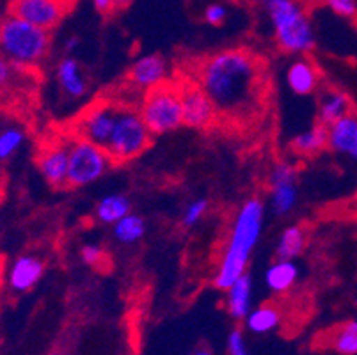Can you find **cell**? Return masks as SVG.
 I'll list each match as a JSON object with an SVG mask.
<instances>
[{"instance_id": "6da1fadb", "label": "cell", "mask_w": 357, "mask_h": 355, "mask_svg": "<svg viewBox=\"0 0 357 355\" xmlns=\"http://www.w3.org/2000/svg\"><path fill=\"white\" fill-rule=\"evenodd\" d=\"M197 84L212 100L217 114L248 119L263 105L265 68L252 52L228 48L208 55L199 64Z\"/></svg>"}, {"instance_id": "7a4b0ae2", "label": "cell", "mask_w": 357, "mask_h": 355, "mask_svg": "<svg viewBox=\"0 0 357 355\" xmlns=\"http://www.w3.org/2000/svg\"><path fill=\"white\" fill-rule=\"evenodd\" d=\"M265 204L258 197L243 201L233 217L228 240L224 243L222 256L213 273V286L226 292L240 275L248 272L252 250L261 239Z\"/></svg>"}, {"instance_id": "3957f363", "label": "cell", "mask_w": 357, "mask_h": 355, "mask_svg": "<svg viewBox=\"0 0 357 355\" xmlns=\"http://www.w3.org/2000/svg\"><path fill=\"white\" fill-rule=\"evenodd\" d=\"M267 13L275 45L284 54L306 55L317 47L313 22L297 0H255Z\"/></svg>"}, {"instance_id": "277c9868", "label": "cell", "mask_w": 357, "mask_h": 355, "mask_svg": "<svg viewBox=\"0 0 357 355\" xmlns=\"http://www.w3.org/2000/svg\"><path fill=\"white\" fill-rule=\"evenodd\" d=\"M52 45L50 31L36 27L15 15L0 20V54L18 70L41 66Z\"/></svg>"}, {"instance_id": "5b68a950", "label": "cell", "mask_w": 357, "mask_h": 355, "mask_svg": "<svg viewBox=\"0 0 357 355\" xmlns=\"http://www.w3.org/2000/svg\"><path fill=\"white\" fill-rule=\"evenodd\" d=\"M149 128L146 126L141 112L134 109H118L114 128L107 141L105 149L114 164H125L134 160L148 149L151 142Z\"/></svg>"}, {"instance_id": "8992f818", "label": "cell", "mask_w": 357, "mask_h": 355, "mask_svg": "<svg viewBox=\"0 0 357 355\" xmlns=\"http://www.w3.org/2000/svg\"><path fill=\"white\" fill-rule=\"evenodd\" d=\"M139 112L153 135H164L178 130L183 125L180 86L164 82L146 91Z\"/></svg>"}, {"instance_id": "52a82bcc", "label": "cell", "mask_w": 357, "mask_h": 355, "mask_svg": "<svg viewBox=\"0 0 357 355\" xmlns=\"http://www.w3.org/2000/svg\"><path fill=\"white\" fill-rule=\"evenodd\" d=\"M70 144V164H68V187L80 188L95 183L112 167V158L103 146L93 144L75 137Z\"/></svg>"}, {"instance_id": "ba28073f", "label": "cell", "mask_w": 357, "mask_h": 355, "mask_svg": "<svg viewBox=\"0 0 357 355\" xmlns=\"http://www.w3.org/2000/svg\"><path fill=\"white\" fill-rule=\"evenodd\" d=\"M70 8L61 0H9V15L25 20L36 27L54 31Z\"/></svg>"}, {"instance_id": "9c48e42d", "label": "cell", "mask_w": 357, "mask_h": 355, "mask_svg": "<svg viewBox=\"0 0 357 355\" xmlns=\"http://www.w3.org/2000/svg\"><path fill=\"white\" fill-rule=\"evenodd\" d=\"M118 109L119 107L110 105V103H95V105H91L77 119V125H75L77 137L105 148L110 133H112V128H114Z\"/></svg>"}, {"instance_id": "30bf717a", "label": "cell", "mask_w": 357, "mask_h": 355, "mask_svg": "<svg viewBox=\"0 0 357 355\" xmlns=\"http://www.w3.org/2000/svg\"><path fill=\"white\" fill-rule=\"evenodd\" d=\"M268 199L275 215L284 217L295 208L298 199L297 171L288 162H279L274 165L268 176Z\"/></svg>"}, {"instance_id": "8fae6325", "label": "cell", "mask_w": 357, "mask_h": 355, "mask_svg": "<svg viewBox=\"0 0 357 355\" xmlns=\"http://www.w3.org/2000/svg\"><path fill=\"white\" fill-rule=\"evenodd\" d=\"M181 112H183V125L190 128H206L215 119V107L212 100L206 96L199 84L185 82L180 86Z\"/></svg>"}, {"instance_id": "7c38bea8", "label": "cell", "mask_w": 357, "mask_h": 355, "mask_svg": "<svg viewBox=\"0 0 357 355\" xmlns=\"http://www.w3.org/2000/svg\"><path fill=\"white\" fill-rule=\"evenodd\" d=\"M36 164L41 176L50 187H68V164H70V144L68 141H52L40 149Z\"/></svg>"}, {"instance_id": "4fadbf2b", "label": "cell", "mask_w": 357, "mask_h": 355, "mask_svg": "<svg viewBox=\"0 0 357 355\" xmlns=\"http://www.w3.org/2000/svg\"><path fill=\"white\" fill-rule=\"evenodd\" d=\"M169 77V64L165 59L157 54L141 55L134 61L128 71L130 84L137 89L149 91L160 84L167 82Z\"/></svg>"}, {"instance_id": "5bb4252c", "label": "cell", "mask_w": 357, "mask_h": 355, "mask_svg": "<svg viewBox=\"0 0 357 355\" xmlns=\"http://www.w3.org/2000/svg\"><path fill=\"white\" fill-rule=\"evenodd\" d=\"M327 148L357 162V114L349 112L327 126Z\"/></svg>"}, {"instance_id": "9a60e30c", "label": "cell", "mask_w": 357, "mask_h": 355, "mask_svg": "<svg viewBox=\"0 0 357 355\" xmlns=\"http://www.w3.org/2000/svg\"><path fill=\"white\" fill-rule=\"evenodd\" d=\"M43 273V259L34 256V254H24V256H18L9 269V286L15 292H31L41 281Z\"/></svg>"}, {"instance_id": "2e32d148", "label": "cell", "mask_w": 357, "mask_h": 355, "mask_svg": "<svg viewBox=\"0 0 357 355\" xmlns=\"http://www.w3.org/2000/svg\"><path fill=\"white\" fill-rule=\"evenodd\" d=\"M55 75H57V84H59L61 91L68 98H71V100H80L89 91V84H87L82 66L71 55H64L61 59L59 64H57V70H55Z\"/></svg>"}, {"instance_id": "e0dca14e", "label": "cell", "mask_w": 357, "mask_h": 355, "mask_svg": "<svg viewBox=\"0 0 357 355\" xmlns=\"http://www.w3.org/2000/svg\"><path fill=\"white\" fill-rule=\"evenodd\" d=\"M320 84V73L307 57L295 59L287 70V86L297 96H310Z\"/></svg>"}, {"instance_id": "ac0fdd59", "label": "cell", "mask_w": 357, "mask_h": 355, "mask_svg": "<svg viewBox=\"0 0 357 355\" xmlns=\"http://www.w3.org/2000/svg\"><path fill=\"white\" fill-rule=\"evenodd\" d=\"M252 278L251 273H243L226 289V309L235 320H243L251 311Z\"/></svg>"}, {"instance_id": "d6986e66", "label": "cell", "mask_w": 357, "mask_h": 355, "mask_svg": "<svg viewBox=\"0 0 357 355\" xmlns=\"http://www.w3.org/2000/svg\"><path fill=\"white\" fill-rule=\"evenodd\" d=\"M301 270H298L295 259H281L278 258L265 272V285L272 293H287L290 292L298 281Z\"/></svg>"}, {"instance_id": "ffe728a7", "label": "cell", "mask_w": 357, "mask_h": 355, "mask_svg": "<svg viewBox=\"0 0 357 355\" xmlns=\"http://www.w3.org/2000/svg\"><path fill=\"white\" fill-rule=\"evenodd\" d=\"M352 112V102L349 94L340 89H329L320 96L318 102V125L329 126L340 117Z\"/></svg>"}, {"instance_id": "44dd1931", "label": "cell", "mask_w": 357, "mask_h": 355, "mask_svg": "<svg viewBox=\"0 0 357 355\" xmlns=\"http://www.w3.org/2000/svg\"><path fill=\"white\" fill-rule=\"evenodd\" d=\"M307 233L303 226L298 224H291V226L284 227L283 233L279 234L278 247H275V254L281 259H295L306 249Z\"/></svg>"}, {"instance_id": "7402d4cb", "label": "cell", "mask_w": 357, "mask_h": 355, "mask_svg": "<svg viewBox=\"0 0 357 355\" xmlns=\"http://www.w3.org/2000/svg\"><path fill=\"white\" fill-rule=\"evenodd\" d=\"M132 211V203L125 194H109L98 201L95 210V217L98 222L112 226Z\"/></svg>"}, {"instance_id": "603a6c76", "label": "cell", "mask_w": 357, "mask_h": 355, "mask_svg": "<svg viewBox=\"0 0 357 355\" xmlns=\"http://www.w3.org/2000/svg\"><path fill=\"white\" fill-rule=\"evenodd\" d=\"M243 320H245V328L252 334H268L281 324V311L274 304H263L251 309Z\"/></svg>"}, {"instance_id": "cb8c5ba5", "label": "cell", "mask_w": 357, "mask_h": 355, "mask_svg": "<svg viewBox=\"0 0 357 355\" xmlns=\"http://www.w3.org/2000/svg\"><path fill=\"white\" fill-rule=\"evenodd\" d=\"M327 146V126L314 125L311 128L298 132L291 139V148L303 156L317 155Z\"/></svg>"}, {"instance_id": "d4e9b609", "label": "cell", "mask_w": 357, "mask_h": 355, "mask_svg": "<svg viewBox=\"0 0 357 355\" xmlns=\"http://www.w3.org/2000/svg\"><path fill=\"white\" fill-rule=\"evenodd\" d=\"M112 234L119 243H125V246H132V243H137L139 240H142V236L146 234V222L141 215H135L130 211L128 215H125L123 219H119L118 222L112 224Z\"/></svg>"}, {"instance_id": "484cf974", "label": "cell", "mask_w": 357, "mask_h": 355, "mask_svg": "<svg viewBox=\"0 0 357 355\" xmlns=\"http://www.w3.org/2000/svg\"><path fill=\"white\" fill-rule=\"evenodd\" d=\"M333 350L340 355H356L357 354V320L337 327L331 341Z\"/></svg>"}, {"instance_id": "4316f807", "label": "cell", "mask_w": 357, "mask_h": 355, "mask_svg": "<svg viewBox=\"0 0 357 355\" xmlns=\"http://www.w3.org/2000/svg\"><path fill=\"white\" fill-rule=\"evenodd\" d=\"M25 141V132L18 126H8L0 132V160H9Z\"/></svg>"}, {"instance_id": "83f0119b", "label": "cell", "mask_w": 357, "mask_h": 355, "mask_svg": "<svg viewBox=\"0 0 357 355\" xmlns=\"http://www.w3.org/2000/svg\"><path fill=\"white\" fill-rule=\"evenodd\" d=\"M208 211V199H204V197H196L194 201H190L187 204L183 211V217H181V224L185 227H194L203 220V217Z\"/></svg>"}, {"instance_id": "f1b7e54d", "label": "cell", "mask_w": 357, "mask_h": 355, "mask_svg": "<svg viewBox=\"0 0 357 355\" xmlns=\"http://www.w3.org/2000/svg\"><path fill=\"white\" fill-rule=\"evenodd\" d=\"M324 6L342 18H354L357 15V0H324Z\"/></svg>"}, {"instance_id": "f546056e", "label": "cell", "mask_w": 357, "mask_h": 355, "mask_svg": "<svg viewBox=\"0 0 357 355\" xmlns=\"http://www.w3.org/2000/svg\"><path fill=\"white\" fill-rule=\"evenodd\" d=\"M16 71H18V68L13 66L8 59L0 54V96H2L4 93H8L9 87L13 86Z\"/></svg>"}, {"instance_id": "4dcf8cb0", "label": "cell", "mask_w": 357, "mask_h": 355, "mask_svg": "<svg viewBox=\"0 0 357 355\" xmlns=\"http://www.w3.org/2000/svg\"><path fill=\"white\" fill-rule=\"evenodd\" d=\"M80 258H82V262L86 263V265L98 266L102 265L103 259H105V252H103L102 247L96 246V243H87V246H84L82 250H80Z\"/></svg>"}, {"instance_id": "1f68e13d", "label": "cell", "mask_w": 357, "mask_h": 355, "mask_svg": "<svg viewBox=\"0 0 357 355\" xmlns=\"http://www.w3.org/2000/svg\"><path fill=\"white\" fill-rule=\"evenodd\" d=\"M226 16H228V9L224 8L222 4H212L204 9V22H206L208 25H215V27H219V25L224 24Z\"/></svg>"}, {"instance_id": "d6a6232c", "label": "cell", "mask_w": 357, "mask_h": 355, "mask_svg": "<svg viewBox=\"0 0 357 355\" xmlns=\"http://www.w3.org/2000/svg\"><path fill=\"white\" fill-rule=\"evenodd\" d=\"M228 352L229 355H249L248 347H245V340H243V334L242 331H238V328L231 331V334H229Z\"/></svg>"}, {"instance_id": "836d02e7", "label": "cell", "mask_w": 357, "mask_h": 355, "mask_svg": "<svg viewBox=\"0 0 357 355\" xmlns=\"http://www.w3.org/2000/svg\"><path fill=\"white\" fill-rule=\"evenodd\" d=\"M93 6H95L96 11L103 16H109L118 9L116 0H93Z\"/></svg>"}, {"instance_id": "e575fe53", "label": "cell", "mask_w": 357, "mask_h": 355, "mask_svg": "<svg viewBox=\"0 0 357 355\" xmlns=\"http://www.w3.org/2000/svg\"><path fill=\"white\" fill-rule=\"evenodd\" d=\"M79 47H80V39L77 38V36H71V38L66 41V45H64V50L73 52V50H77Z\"/></svg>"}, {"instance_id": "d590c367", "label": "cell", "mask_w": 357, "mask_h": 355, "mask_svg": "<svg viewBox=\"0 0 357 355\" xmlns=\"http://www.w3.org/2000/svg\"><path fill=\"white\" fill-rule=\"evenodd\" d=\"M4 278H6V262L4 258H0V289L4 286Z\"/></svg>"}, {"instance_id": "8d00e7d4", "label": "cell", "mask_w": 357, "mask_h": 355, "mask_svg": "<svg viewBox=\"0 0 357 355\" xmlns=\"http://www.w3.org/2000/svg\"><path fill=\"white\" fill-rule=\"evenodd\" d=\"M134 0H116V4H118V9H125L132 4Z\"/></svg>"}, {"instance_id": "74e56055", "label": "cell", "mask_w": 357, "mask_h": 355, "mask_svg": "<svg viewBox=\"0 0 357 355\" xmlns=\"http://www.w3.org/2000/svg\"><path fill=\"white\" fill-rule=\"evenodd\" d=\"M61 2H64V4H66L70 9L77 4V0H61Z\"/></svg>"}, {"instance_id": "f35d334b", "label": "cell", "mask_w": 357, "mask_h": 355, "mask_svg": "<svg viewBox=\"0 0 357 355\" xmlns=\"http://www.w3.org/2000/svg\"><path fill=\"white\" fill-rule=\"evenodd\" d=\"M194 355H212L208 350H197Z\"/></svg>"}, {"instance_id": "ab89813d", "label": "cell", "mask_w": 357, "mask_h": 355, "mask_svg": "<svg viewBox=\"0 0 357 355\" xmlns=\"http://www.w3.org/2000/svg\"><path fill=\"white\" fill-rule=\"evenodd\" d=\"M0 20H2V16H0Z\"/></svg>"}]
</instances>
